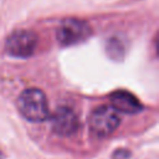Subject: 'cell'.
Returning <instances> with one entry per match:
<instances>
[{"mask_svg": "<svg viewBox=\"0 0 159 159\" xmlns=\"http://www.w3.org/2000/svg\"><path fill=\"white\" fill-rule=\"evenodd\" d=\"M17 108L22 117L31 122H42L48 118V103L45 93L39 88H27L17 98Z\"/></svg>", "mask_w": 159, "mask_h": 159, "instance_id": "6da1fadb", "label": "cell"}, {"mask_svg": "<svg viewBox=\"0 0 159 159\" xmlns=\"http://www.w3.org/2000/svg\"><path fill=\"white\" fill-rule=\"evenodd\" d=\"M120 123L119 112L111 104L97 107L89 117V128L98 137H106L113 133Z\"/></svg>", "mask_w": 159, "mask_h": 159, "instance_id": "7a4b0ae2", "label": "cell"}, {"mask_svg": "<svg viewBox=\"0 0 159 159\" xmlns=\"http://www.w3.org/2000/svg\"><path fill=\"white\" fill-rule=\"evenodd\" d=\"M89 35V25L78 19H65L57 29V40L65 46L82 42Z\"/></svg>", "mask_w": 159, "mask_h": 159, "instance_id": "3957f363", "label": "cell"}, {"mask_svg": "<svg viewBox=\"0 0 159 159\" xmlns=\"http://www.w3.org/2000/svg\"><path fill=\"white\" fill-rule=\"evenodd\" d=\"M37 35L30 30H20L6 40V52L14 57H29L37 46Z\"/></svg>", "mask_w": 159, "mask_h": 159, "instance_id": "277c9868", "label": "cell"}, {"mask_svg": "<svg viewBox=\"0 0 159 159\" xmlns=\"http://www.w3.org/2000/svg\"><path fill=\"white\" fill-rule=\"evenodd\" d=\"M52 129L58 135H71L78 129V118L68 107H60L52 116Z\"/></svg>", "mask_w": 159, "mask_h": 159, "instance_id": "5b68a950", "label": "cell"}, {"mask_svg": "<svg viewBox=\"0 0 159 159\" xmlns=\"http://www.w3.org/2000/svg\"><path fill=\"white\" fill-rule=\"evenodd\" d=\"M112 107L122 113L134 114L142 109L140 102L129 92L127 91H117L111 96Z\"/></svg>", "mask_w": 159, "mask_h": 159, "instance_id": "8992f818", "label": "cell"}]
</instances>
